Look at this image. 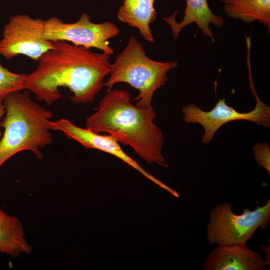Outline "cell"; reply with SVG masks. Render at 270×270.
Listing matches in <instances>:
<instances>
[{
	"label": "cell",
	"mask_w": 270,
	"mask_h": 270,
	"mask_svg": "<svg viewBox=\"0 0 270 270\" xmlns=\"http://www.w3.org/2000/svg\"><path fill=\"white\" fill-rule=\"evenodd\" d=\"M176 62H158L146 56L142 44L131 36L124 48L111 64L108 80L104 86L112 88L118 83L126 82L139 90L134 100L136 106L151 108L154 92L164 86L168 73L177 66Z\"/></svg>",
	"instance_id": "cell-4"
},
{
	"label": "cell",
	"mask_w": 270,
	"mask_h": 270,
	"mask_svg": "<svg viewBox=\"0 0 270 270\" xmlns=\"http://www.w3.org/2000/svg\"><path fill=\"white\" fill-rule=\"evenodd\" d=\"M119 32L114 23H94L88 14L82 13L73 23L64 22L56 16L50 18L44 21L43 36L46 40H64L78 46L96 48L112 55L114 50L110 46L109 40Z\"/></svg>",
	"instance_id": "cell-6"
},
{
	"label": "cell",
	"mask_w": 270,
	"mask_h": 270,
	"mask_svg": "<svg viewBox=\"0 0 270 270\" xmlns=\"http://www.w3.org/2000/svg\"><path fill=\"white\" fill-rule=\"evenodd\" d=\"M250 88L256 98V105L254 110L248 112H240L228 105L224 98L219 99L214 108L204 111L194 104L182 106L183 120L186 124L197 123L201 124L204 130L202 138L204 144L209 143L217 130L228 122L248 120L264 127L270 126V108L258 97L254 86L252 80L250 79Z\"/></svg>",
	"instance_id": "cell-7"
},
{
	"label": "cell",
	"mask_w": 270,
	"mask_h": 270,
	"mask_svg": "<svg viewBox=\"0 0 270 270\" xmlns=\"http://www.w3.org/2000/svg\"><path fill=\"white\" fill-rule=\"evenodd\" d=\"M155 0H124L117 16L120 22L136 28L147 42H154L150 24L156 18Z\"/></svg>",
	"instance_id": "cell-12"
},
{
	"label": "cell",
	"mask_w": 270,
	"mask_h": 270,
	"mask_svg": "<svg viewBox=\"0 0 270 270\" xmlns=\"http://www.w3.org/2000/svg\"><path fill=\"white\" fill-rule=\"evenodd\" d=\"M178 13V12H175L172 16L163 18L171 28L174 40L178 38L183 28L192 23H195L203 34L209 38L212 42H214V34L210 28V24L220 28L224 23L222 16L214 14L212 11L208 0H186L184 16L180 22L176 20Z\"/></svg>",
	"instance_id": "cell-11"
},
{
	"label": "cell",
	"mask_w": 270,
	"mask_h": 270,
	"mask_svg": "<svg viewBox=\"0 0 270 270\" xmlns=\"http://www.w3.org/2000/svg\"><path fill=\"white\" fill-rule=\"evenodd\" d=\"M156 116L154 108L133 104L127 90L106 88L96 112L86 118L85 128L96 133L106 132L130 146L147 162L167 167L162 154L165 138L153 122Z\"/></svg>",
	"instance_id": "cell-2"
},
{
	"label": "cell",
	"mask_w": 270,
	"mask_h": 270,
	"mask_svg": "<svg viewBox=\"0 0 270 270\" xmlns=\"http://www.w3.org/2000/svg\"><path fill=\"white\" fill-rule=\"evenodd\" d=\"M2 100L5 114L0 121L4 129L0 140V168L22 151H30L41 159L40 148L53 142L50 126L52 112L35 102L27 90L10 92Z\"/></svg>",
	"instance_id": "cell-3"
},
{
	"label": "cell",
	"mask_w": 270,
	"mask_h": 270,
	"mask_svg": "<svg viewBox=\"0 0 270 270\" xmlns=\"http://www.w3.org/2000/svg\"><path fill=\"white\" fill-rule=\"evenodd\" d=\"M267 263L246 244H220L208 256L204 270H264Z\"/></svg>",
	"instance_id": "cell-10"
},
{
	"label": "cell",
	"mask_w": 270,
	"mask_h": 270,
	"mask_svg": "<svg viewBox=\"0 0 270 270\" xmlns=\"http://www.w3.org/2000/svg\"><path fill=\"white\" fill-rule=\"evenodd\" d=\"M54 42V48L44 54L36 69L27 74L24 89L48 105L63 97L61 87L72 93L70 98L75 104L92 102L110 74L111 55L64 40Z\"/></svg>",
	"instance_id": "cell-1"
},
{
	"label": "cell",
	"mask_w": 270,
	"mask_h": 270,
	"mask_svg": "<svg viewBox=\"0 0 270 270\" xmlns=\"http://www.w3.org/2000/svg\"><path fill=\"white\" fill-rule=\"evenodd\" d=\"M3 98H0V120L2 118L5 114L4 106L3 104ZM3 132H2L0 128V140L2 137Z\"/></svg>",
	"instance_id": "cell-17"
},
{
	"label": "cell",
	"mask_w": 270,
	"mask_h": 270,
	"mask_svg": "<svg viewBox=\"0 0 270 270\" xmlns=\"http://www.w3.org/2000/svg\"><path fill=\"white\" fill-rule=\"evenodd\" d=\"M26 76L13 72L0 63V98H3L10 92L25 90L24 82Z\"/></svg>",
	"instance_id": "cell-15"
},
{
	"label": "cell",
	"mask_w": 270,
	"mask_h": 270,
	"mask_svg": "<svg viewBox=\"0 0 270 270\" xmlns=\"http://www.w3.org/2000/svg\"><path fill=\"white\" fill-rule=\"evenodd\" d=\"M44 20L26 14L10 17L0 40L1 56L10 60L22 54L34 60L54 48V42L43 36Z\"/></svg>",
	"instance_id": "cell-8"
},
{
	"label": "cell",
	"mask_w": 270,
	"mask_h": 270,
	"mask_svg": "<svg viewBox=\"0 0 270 270\" xmlns=\"http://www.w3.org/2000/svg\"><path fill=\"white\" fill-rule=\"evenodd\" d=\"M31 251L20 220L0 208V252L16 258Z\"/></svg>",
	"instance_id": "cell-13"
},
{
	"label": "cell",
	"mask_w": 270,
	"mask_h": 270,
	"mask_svg": "<svg viewBox=\"0 0 270 270\" xmlns=\"http://www.w3.org/2000/svg\"><path fill=\"white\" fill-rule=\"evenodd\" d=\"M50 126L52 130L62 132L68 138L78 142L86 148L98 150L119 158L160 188L172 194L174 193V190L148 173L135 160L128 156L114 136L110 134L101 135L86 128H80L70 120L64 118L56 121L51 120Z\"/></svg>",
	"instance_id": "cell-9"
},
{
	"label": "cell",
	"mask_w": 270,
	"mask_h": 270,
	"mask_svg": "<svg viewBox=\"0 0 270 270\" xmlns=\"http://www.w3.org/2000/svg\"><path fill=\"white\" fill-rule=\"evenodd\" d=\"M256 162L261 167L270 172V148L266 143H258L254 147Z\"/></svg>",
	"instance_id": "cell-16"
},
{
	"label": "cell",
	"mask_w": 270,
	"mask_h": 270,
	"mask_svg": "<svg viewBox=\"0 0 270 270\" xmlns=\"http://www.w3.org/2000/svg\"><path fill=\"white\" fill-rule=\"evenodd\" d=\"M219 0L224 2L225 4H228L231 3L236 0Z\"/></svg>",
	"instance_id": "cell-18"
},
{
	"label": "cell",
	"mask_w": 270,
	"mask_h": 270,
	"mask_svg": "<svg viewBox=\"0 0 270 270\" xmlns=\"http://www.w3.org/2000/svg\"><path fill=\"white\" fill-rule=\"evenodd\" d=\"M224 11L230 18L246 24L259 22L270 30V0H236L225 4Z\"/></svg>",
	"instance_id": "cell-14"
},
{
	"label": "cell",
	"mask_w": 270,
	"mask_h": 270,
	"mask_svg": "<svg viewBox=\"0 0 270 270\" xmlns=\"http://www.w3.org/2000/svg\"><path fill=\"white\" fill-rule=\"evenodd\" d=\"M270 220V200L253 210L245 208L240 214L232 210V204L224 202L216 206L210 214L206 228L210 244H245L258 228H266Z\"/></svg>",
	"instance_id": "cell-5"
}]
</instances>
